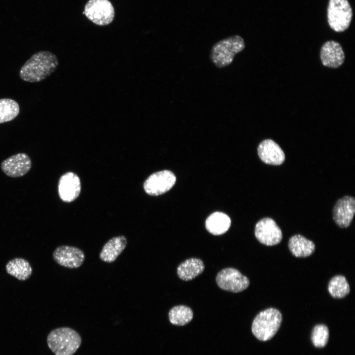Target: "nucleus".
<instances>
[{"instance_id":"f257e3e1","label":"nucleus","mask_w":355,"mask_h":355,"mask_svg":"<svg viewBox=\"0 0 355 355\" xmlns=\"http://www.w3.org/2000/svg\"><path fill=\"white\" fill-rule=\"evenodd\" d=\"M59 65L56 55L48 51H40L33 54L19 71L21 79L28 82H38L50 75Z\"/></svg>"},{"instance_id":"ddd939ff","label":"nucleus","mask_w":355,"mask_h":355,"mask_svg":"<svg viewBox=\"0 0 355 355\" xmlns=\"http://www.w3.org/2000/svg\"><path fill=\"white\" fill-rule=\"evenodd\" d=\"M81 183L78 176L72 172H68L60 178L58 193L60 199L65 202H71L79 196Z\"/></svg>"},{"instance_id":"4be33fe9","label":"nucleus","mask_w":355,"mask_h":355,"mask_svg":"<svg viewBox=\"0 0 355 355\" xmlns=\"http://www.w3.org/2000/svg\"><path fill=\"white\" fill-rule=\"evenodd\" d=\"M20 112L19 104L10 98L0 99V124L12 121Z\"/></svg>"},{"instance_id":"9d476101","label":"nucleus","mask_w":355,"mask_h":355,"mask_svg":"<svg viewBox=\"0 0 355 355\" xmlns=\"http://www.w3.org/2000/svg\"><path fill=\"white\" fill-rule=\"evenodd\" d=\"M54 261L59 265L70 269L81 266L85 260V254L80 248L69 246H61L53 253Z\"/></svg>"},{"instance_id":"2eb2a0df","label":"nucleus","mask_w":355,"mask_h":355,"mask_svg":"<svg viewBox=\"0 0 355 355\" xmlns=\"http://www.w3.org/2000/svg\"><path fill=\"white\" fill-rule=\"evenodd\" d=\"M320 58L323 66L337 68L344 63L345 54L339 43L329 40L322 45L320 51Z\"/></svg>"},{"instance_id":"20e7f679","label":"nucleus","mask_w":355,"mask_h":355,"mask_svg":"<svg viewBox=\"0 0 355 355\" xmlns=\"http://www.w3.org/2000/svg\"><path fill=\"white\" fill-rule=\"evenodd\" d=\"M282 321L279 310L270 308L258 313L254 319L251 330L259 340L266 341L271 339L279 330Z\"/></svg>"},{"instance_id":"412c9836","label":"nucleus","mask_w":355,"mask_h":355,"mask_svg":"<svg viewBox=\"0 0 355 355\" xmlns=\"http://www.w3.org/2000/svg\"><path fill=\"white\" fill-rule=\"evenodd\" d=\"M328 290L332 297L341 299L349 294L350 288L348 282L344 276L336 275L329 281Z\"/></svg>"},{"instance_id":"a211bd4d","label":"nucleus","mask_w":355,"mask_h":355,"mask_svg":"<svg viewBox=\"0 0 355 355\" xmlns=\"http://www.w3.org/2000/svg\"><path fill=\"white\" fill-rule=\"evenodd\" d=\"M205 265L201 259L191 258L180 263L177 268L179 278L183 281L193 279L204 271Z\"/></svg>"},{"instance_id":"423d86ee","label":"nucleus","mask_w":355,"mask_h":355,"mask_svg":"<svg viewBox=\"0 0 355 355\" xmlns=\"http://www.w3.org/2000/svg\"><path fill=\"white\" fill-rule=\"evenodd\" d=\"M83 14L95 24L106 26L112 22L115 12L108 0H89L84 6Z\"/></svg>"},{"instance_id":"7ed1b4c3","label":"nucleus","mask_w":355,"mask_h":355,"mask_svg":"<svg viewBox=\"0 0 355 355\" xmlns=\"http://www.w3.org/2000/svg\"><path fill=\"white\" fill-rule=\"evenodd\" d=\"M245 47L242 37L232 36L216 42L211 50L210 58L217 68H224L232 63L235 55L243 51Z\"/></svg>"},{"instance_id":"dca6fc26","label":"nucleus","mask_w":355,"mask_h":355,"mask_svg":"<svg viewBox=\"0 0 355 355\" xmlns=\"http://www.w3.org/2000/svg\"><path fill=\"white\" fill-rule=\"evenodd\" d=\"M127 244V239L124 236H119L109 239L103 246L99 257L104 262H114L122 252Z\"/></svg>"},{"instance_id":"39448f33","label":"nucleus","mask_w":355,"mask_h":355,"mask_svg":"<svg viewBox=\"0 0 355 355\" xmlns=\"http://www.w3.org/2000/svg\"><path fill=\"white\" fill-rule=\"evenodd\" d=\"M327 15L330 27L336 32H343L351 22L352 9L348 0H329Z\"/></svg>"},{"instance_id":"5701e85b","label":"nucleus","mask_w":355,"mask_h":355,"mask_svg":"<svg viewBox=\"0 0 355 355\" xmlns=\"http://www.w3.org/2000/svg\"><path fill=\"white\" fill-rule=\"evenodd\" d=\"M192 310L184 305L176 306L169 312L170 321L173 324L182 326L189 323L193 319Z\"/></svg>"},{"instance_id":"4468645a","label":"nucleus","mask_w":355,"mask_h":355,"mask_svg":"<svg viewBox=\"0 0 355 355\" xmlns=\"http://www.w3.org/2000/svg\"><path fill=\"white\" fill-rule=\"evenodd\" d=\"M257 153L260 159L266 164L280 165L285 160L282 149L271 139L264 140L259 144Z\"/></svg>"},{"instance_id":"6e6552de","label":"nucleus","mask_w":355,"mask_h":355,"mask_svg":"<svg viewBox=\"0 0 355 355\" xmlns=\"http://www.w3.org/2000/svg\"><path fill=\"white\" fill-rule=\"evenodd\" d=\"M176 181V177L173 172L163 170L151 175L144 181L143 188L148 195L158 196L171 189Z\"/></svg>"},{"instance_id":"f3484780","label":"nucleus","mask_w":355,"mask_h":355,"mask_svg":"<svg viewBox=\"0 0 355 355\" xmlns=\"http://www.w3.org/2000/svg\"><path fill=\"white\" fill-rule=\"evenodd\" d=\"M288 247L293 255L300 258L312 255L316 248L313 241L300 234L293 235L289 238Z\"/></svg>"},{"instance_id":"0eeeda50","label":"nucleus","mask_w":355,"mask_h":355,"mask_svg":"<svg viewBox=\"0 0 355 355\" xmlns=\"http://www.w3.org/2000/svg\"><path fill=\"white\" fill-rule=\"evenodd\" d=\"M216 282L221 289L235 293L244 290L249 284L248 279L233 268L219 271L216 277Z\"/></svg>"},{"instance_id":"6ab92c4d","label":"nucleus","mask_w":355,"mask_h":355,"mask_svg":"<svg viewBox=\"0 0 355 355\" xmlns=\"http://www.w3.org/2000/svg\"><path fill=\"white\" fill-rule=\"evenodd\" d=\"M231 225V219L225 213L215 212L206 219L205 226L207 230L214 235H220L228 231Z\"/></svg>"},{"instance_id":"f03ea898","label":"nucleus","mask_w":355,"mask_h":355,"mask_svg":"<svg viewBox=\"0 0 355 355\" xmlns=\"http://www.w3.org/2000/svg\"><path fill=\"white\" fill-rule=\"evenodd\" d=\"M48 346L55 355H73L81 344V338L75 330L68 327L52 330L47 338Z\"/></svg>"},{"instance_id":"1a4fd4ad","label":"nucleus","mask_w":355,"mask_h":355,"mask_svg":"<svg viewBox=\"0 0 355 355\" xmlns=\"http://www.w3.org/2000/svg\"><path fill=\"white\" fill-rule=\"evenodd\" d=\"M254 234L260 243L268 246L279 244L283 238L281 228L273 219L268 217L263 218L257 222Z\"/></svg>"},{"instance_id":"aec40b11","label":"nucleus","mask_w":355,"mask_h":355,"mask_svg":"<svg viewBox=\"0 0 355 355\" xmlns=\"http://www.w3.org/2000/svg\"><path fill=\"white\" fill-rule=\"evenodd\" d=\"M7 273L20 281H25L32 274V268L28 260L23 258H15L9 261L5 266Z\"/></svg>"},{"instance_id":"b1692460","label":"nucleus","mask_w":355,"mask_h":355,"mask_svg":"<svg viewBox=\"0 0 355 355\" xmlns=\"http://www.w3.org/2000/svg\"><path fill=\"white\" fill-rule=\"evenodd\" d=\"M328 338L329 330L326 325L320 324L314 327L311 339L315 346L318 348L324 347L328 342Z\"/></svg>"},{"instance_id":"f8f14e48","label":"nucleus","mask_w":355,"mask_h":355,"mask_svg":"<svg viewBox=\"0 0 355 355\" xmlns=\"http://www.w3.org/2000/svg\"><path fill=\"white\" fill-rule=\"evenodd\" d=\"M355 212V199L354 197L345 196L335 203L332 211L333 219L339 227L350 226Z\"/></svg>"},{"instance_id":"9b49d317","label":"nucleus","mask_w":355,"mask_h":355,"mask_svg":"<svg viewBox=\"0 0 355 355\" xmlns=\"http://www.w3.org/2000/svg\"><path fill=\"white\" fill-rule=\"evenodd\" d=\"M0 167L2 172L8 177H21L31 170L32 161L27 154L19 153L3 160Z\"/></svg>"}]
</instances>
